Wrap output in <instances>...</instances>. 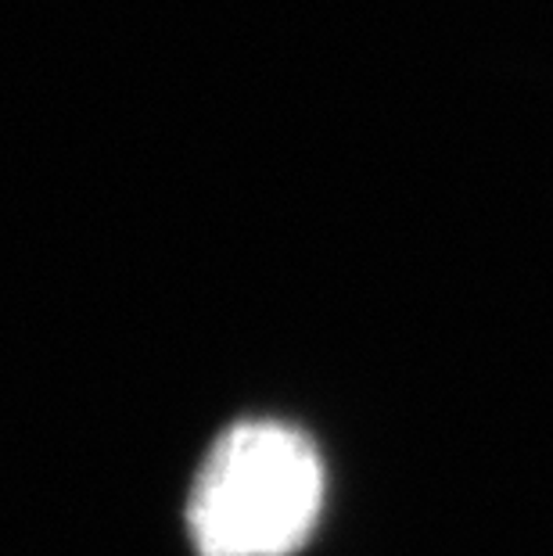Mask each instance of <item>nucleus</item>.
Instances as JSON below:
<instances>
[{"mask_svg":"<svg viewBox=\"0 0 553 556\" xmlns=\"http://www.w3.org/2000/svg\"><path fill=\"white\" fill-rule=\"evenodd\" d=\"M324 459L302 431L244 420L223 431L187 495L198 556H288L316 528Z\"/></svg>","mask_w":553,"mask_h":556,"instance_id":"obj_1","label":"nucleus"}]
</instances>
